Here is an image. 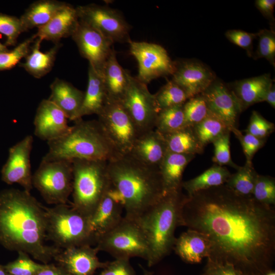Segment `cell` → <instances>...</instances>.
<instances>
[{
    "label": "cell",
    "mask_w": 275,
    "mask_h": 275,
    "mask_svg": "<svg viewBox=\"0 0 275 275\" xmlns=\"http://www.w3.org/2000/svg\"><path fill=\"white\" fill-rule=\"evenodd\" d=\"M181 226L208 238L211 245L208 258L213 261L231 264L244 275H264L273 270L272 206L239 195L224 184L187 196Z\"/></svg>",
    "instance_id": "obj_1"
},
{
    "label": "cell",
    "mask_w": 275,
    "mask_h": 275,
    "mask_svg": "<svg viewBox=\"0 0 275 275\" xmlns=\"http://www.w3.org/2000/svg\"><path fill=\"white\" fill-rule=\"evenodd\" d=\"M45 206L31 193L7 189L0 192V243L47 264L61 252L47 245Z\"/></svg>",
    "instance_id": "obj_2"
},
{
    "label": "cell",
    "mask_w": 275,
    "mask_h": 275,
    "mask_svg": "<svg viewBox=\"0 0 275 275\" xmlns=\"http://www.w3.org/2000/svg\"><path fill=\"white\" fill-rule=\"evenodd\" d=\"M108 194L123 206L125 217L135 220L164 194L158 167L145 163L130 154L107 162Z\"/></svg>",
    "instance_id": "obj_3"
},
{
    "label": "cell",
    "mask_w": 275,
    "mask_h": 275,
    "mask_svg": "<svg viewBox=\"0 0 275 275\" xmlns=\"http://www.w3.org/2000/svg\"><path fill=\"white\" fill-rule=\"evenodd\" d=\"M182 190L164 193L155 204L134 220L148 244L149 267L160 262L173 249L175 230L180 226L182 208L187 197Z\"/></svg>",
    "instance_id": "obj_4"
},
{
    "label": "cell",
    "mask_w": 275,
    "mask_h": 275,
    "mask_svg": "<svg viewBox=\"0 0 275 275\" xmlns=\"http://www.w3.org/2000/svg\"><path fill=\"white\" fill-rule=\"evenodd\" d=\"M64 136L47 142L42 160L87 159L108 161L119 156L98 120L79 119Z\"/></svg>",
    "instance_id": "obj_5"
},
{
    "label": "cell",
    "mask_w": 275,
    "mask_h": 275,
    "mask_svg": "<svg viewBox=\"0 0 275 275\" xmlns=\"http://www.w3.org/2000/svg\"><path fill=\"white\" fill-rule=\"evenodd\" d=\"M71 206L89 217L110 186L107 162L100 160L74 159Z\"/></svg>",
    "instance_id": "obj_6"
},
{
    "label": "cell",
    "mask_w": 275,
    "mask_h": 275,
    "mask_svg": "<svg viewBox=\"0 0 275 275\" xmlns=\"http://www.w3.org/2000/svg\"><path fill=\"white\" fill-rule=\"evenodd\" d=\"M47 239L63 249L83 245L95 244L92 237L88 217L71 205H57L45 207Z\"/></svg>",
    "instance_id": "obj_7"
},
{
    "label": "cell",
    "mask_w": 275,
    "mask_h": 275,
    "mask_svg": "<svg viewBox=\"0 0 275 275\" xmlns=\"http://www.w3.org/2000/svg\"><path fill=\"white\" fill-rule=\"evenodd\" d=\"M96 244L98 251L105 252L115 259L140 257L148 261L149 258L148 244L141 229L135 221L125 216Z\"/></svg>",
    "instance_id": "obj_8"
},
{
    "label": "cell",
    "mask_w": 275,
    "mask_h": 275,
    "mask_svg": "<svg viewBox=\"0 0 275 275\" xmlns=\"http://www.w3.org/2000/svg\"><path fill=\"white\" fill-rule=\"evenodd\" d=\"M33 186L49 204H66L72 194V160H41L32 176Z\"/></svg>",
    "instance_id": "obj_9"
},
{
    "label": "cell",
    "mask_w": 275,
    "mask_h": 275,
    "mask_svg": "<svg viewBox=\"0 0 275 275\" xmlns=\"http://www.w3.org/2000/svg\"><path fill=\"white\" fill-rule=\"evenodd\" d=\"M97 116L117 154H130L141 134L121 102L108 100Z\"/></svg>",
    "instance_id": "obj_10"
},
{
    "label": "cell",
    "mask_w": 275,
    "mask_h": 275,
    "mask_svg": "<svg viewBox=\"0 0 275 275\" xmlns=\"http://www.w3.org/2000/svg\"><path fill=\"white\" fill-rule=\"evenodd\" d=\"M121 103L141 134L154 129L159 112L154 94L149 92L147 85L132 76L130 72L128 86Z\"/></svg>",
    "instance_id": "obj_11"
},
{
    "label": "cell",
    "mask_w": 275,
    "mask_h": 275,
    "mask_svg": "<svg viewBox=\"0 0 275 275\" xmlns=\"http://www.w3.org/2000/svg\"><path fill=\"white\" fill-rule=\"evenodd\" d=\"M79 19L89 25L113 43H129L130 25L117 10L91 4L76 7Z\"/></svg>",
    "instance_id": "obj_12"
},
{
    "label": "cell",
    "mask_w": 275,
    "mask_h": 275,
    "mask_svg": "<svg viewBox=\"0 0 275 275\" xmlns=\"http://www.w3.org/2000/svg\"><path fill=\"white\" fill-rule=\"evenodd\" d=\"M129 52L138 63L136 77L147 85L152 80L161 76L172 75L175 62L161 45L147 42H129Z\"/></svg>",
    "instance_id": "obj_13"
},
{
    "label": "cell",
    "mask_w": 275,
    "mask_h": 275,
    "mask_svg": "<svg viewBox=\"0 0 275 275\" xmlns=\"http://www.w3.org/2000/svg\"><path fill=\"white\" fill-rule=\"evenodd\" d=\"M33 138L28 135L11 147L1 171L2 180L8 184L17 183L30 193L33 188L30 160Z\"/></svg>",
    "instance_id": "obj_14"
},
{
    "label": "cell",
    "mask_w": 275,
    "mask_h": 275,
    "mask_svg": "<svg viewBox=\"0 0 275 275\" xmlns=\"http://www.w3.org/2000/svg\"><path fill=\"white\" fill-rule=\"evenodd\" d=\"M80 55L89 61L101 76L104 65L113 49V43L97 30L79 20L71 36Z\"/></svg>",
    "instance_id": "obj_15"
},
{
    "label": "cell",
    "mask_w": 275,
    "mask_h": 275,
    "mask_svg": "<svg viewBox=\"0 0 275 275\" xmlns=\"http://www.w3.org/2000/svg\"><path fill=\"white\" fill-rule=\"evenodd\" d=\"M201 94L209 112L223 121L231 132L237 128L238 118L242 110L230 88L215 79Z\"/></svg>",
    "instance_id": "obj_16"
},
{
    "label": "cell",
    "mask_w": 275,
    "mask_h": 275,
    "mask_svg": "<svg viewBox=\"0 0 275 275\" xmlns=\"http://www.w3.org/2000/svg\"><path fill=\"white\" fill-rule=\"evenodd\" d=\"M172 76V80L185 91L188 99L202 93L215 80L208 67L191 60L175 62Z\"/></svg>",
    "instance_id": "obj_17"
},
{
    "label": "cell",
    "mask_w": 275,
    "mask_h": 275,
    "mask_svg": "<svg viewBox=\"0 0 275 275\" xmlns=\"http://www.w3.org/2000/svg\"><path fill=\"white\" fill-rule=\"evenodd\" d=\"M65 114L53 103L43 99L35 114L34 134L47 142L58 139L67 134L71 128Z\"/></svg>",
    "instance_id": "obj_18"
},
{
    "label": "cell",
    "mask_w": 275,
    "mask_h": 275,
    "mask_svg": "<svg viewBox=\"0 0 275 275\" xmlns=\"http://www.w3.org/2000/svg\"><path fill=\"white\" fill-rule=\"evenodd\" d=\"M99 251L90 245L64 249L54 257L59 266L71 275H93L98 268H103L106 262L100 261Z\"/></svg>",
    "instance_id": "obj_19"
},
{
    "label": "cell",
    "mask_w": 275,
    "mask_h": 275,
    "mask_svg": "<svg viewBox=\"0 0 275 275\" xmlns=\"http://www.w3.org/2000/svg\"><path fill=\"white\" fill-rule=\"evenodd\" d=\"M123 210L122 205L107 190L95 210L88 217L90 233L95 244L119 224L123 217Z\"/></svg>",
    "instance_id": "obj_20"
},
{
    "label": "cell",
    "mask_w": 275,
    "mask_h": 275,
    "mask_svg": "<svg viewBox=\"0 0 275 275\" xmlns=\"http://www.w3.org/2000/svg\"><path fill=\"white\" fill-rule=\"evenodd\" d=\"M79 21L76 7L68 3L46 24L37 28L35 39L50 41L55 44L71 36Z\"/></svg>",
    "instance_id": "obj_21"
},
{
    "label": "cell",
    "mask_w": 275,
    "mask_h": 275,
    "mask_svg": "<svg viewBox=\"0 0 275 275\" xmlns=\"http://www.w3.org/2000/svg\"><path fill=\"white\" fill-rule=\"evenodd\" d=\"M49 100L57 105L68 119L75 121L78 115L84 97V92L64 79L56 78L50 86Z\"/></svg>",
    "instance_id": "obj_22"
},
{
    "label": "cell",
    "mask_w": 275,
    "mask_h": 275,
    "mask_svg": "<svg viewBox=\"0 0 275 275\" xmlns=\"http://www.w3.org/2000/svg\"><path fill=\"white\" fill-rule=\"evenodd\" d=\"M211 248L210 242L205 235L188 229L176 238L173 250L184 262L194 264L208 258Z\"/></svg>",
    "instance_id": "obj_23"
},
{
    "label": "cell",
    "mask_w": 275,
    "mask_h": 275,
    "mask_svg": "<svg viewBox=\"0 0 275 275\" xmlns=\"http://www.w3.org/2000/svg\"><path fill=\"white\" fill-rule=\"evenodd\" d=\"M273 81L269 74H264L236 81L230 89L243 111L254 104L264 101Z\"/></svg>",
    "instance_id": "obj_24"
},
{
    "label": "cell",
    "mask_w": 275,
    "mask_h": 275,
    "mask_svg": "<svg viewBox=\"0 0 275 275\" xmlns=\"http://www.w3.org/2000/svg\"><path fill=\"white\" fill-rule=\"evenodd\" d=\"M167 152L163 136L153 129L139 136L130 154L145 163L158 167Z\"/></svg>",
    "instance_id": "obj_25"
},
{
    "label": "cell",
    "mask_w": 275,
    "mask_h": 275,
    "mask_svg": "<svg viewBox=\"0 0 275 275\" xmlns=\"http://www.w3.org/2000/svg\"><path fill=\"white\" fill-rule=\"evenodd\" d=\"M129 73L119 64L113 48L101 73L108 100L121 101L128 86Z\"/></svg>",
    "instance_id": "obj_26"
},
{
    "label": "cell",
    "mask_w": 275,
    "mask_h": 275,
    "mask_svg": "<svg viewBox=\"0 0 275 275\" xmlns=\"http://www.w3.org/2000/svg\"><path fill=\"white\" fill-rule=\"evenodd\" d=\"M195 156L193 154L167 153L158 166L164 193L182 188L183 172Z\"/></svg>",
    "instance_id": "obj_27"
},
{
    "label": "cell",
    "mask_w": 275,
    "mask_h": 275,
    "mask_svg": "<svg viewBox=\"0 0 275 275\" xmlns=\"http://www.w3.org/2000/svg\"><path fill=\"white\" fill-rule=\"evenodd\" d=\"M107 101V95L102 76L89 64L88 85L86 91L84 92L78 119L87 115H98Z\"/></svg>",
    "instance_id": "obj_28"
},
{
    "label": "cell",
    "mask_w": 275,
    "mask_h": 275,
    "mask_svg": "<svg viewBox=\"0 0 275 275\" xmlns=\"http://www.w3.org/2000/svg\"><path fill=\"white\" fill-rule=\"evenodd\" d=\"M42 41L36 39L30 51L25 57V61L20 66L28 73L36 78H40L52 69L57 53L61 47L60 43H56L49 50L42 52L40 45Z\"/></svg>",
    "instance_id": "obj_29"
},
{
    "label": "cell",
    "mask_w": 275,
    "mask_h": 275,
    "mask_svg": "<svg viewBox=\"0 0 275 275\" xmlns=\"http://www.w3.org/2000/svg\"><path fill=\"white\" fill-rule=\"evenodd\" d=\"M66 4L56 0H40L33 3L19 17L25 32L46 24Z\"/></svg>",
    "instance_id": "obj_30"
},
{
    "label": "cell",
    "mask_w": 275,
    "mask_h": 275,
    "mask_svg": "<svg viewBox=\"0 0 275 275\" xmlns=\"http://www.w3.org/2000/svg\"><path fill=\"white\" fill-rule=\"evenodd\" d=\"M162 135L166 142L168 152L195 155L204 152V148L197 139L193 127L185 126Z\"/></svg>",
    "instance_id": "obj_31"
},
{
    "label": "cell",
    "mask_w": 275,
    "mask_h": 275,
    "mask_svg": "<svg viewBox=\"0 0 275 275\" xmlns=\"http://www.w3.org/2000/svg\"><path fill=\"white\" fill-rule=\"evenodd\" d=\"M231 173L225 166L214 164L199 176L183 181L182 188L190 196L199 191L224 185Z\"/></svg>",
    "instance_id": "obj_32"
},
{
    "label": "cell",
    "mask_w": 275,
    "mask_h": 275,
    "mask_svg": "<svg viewBox=\"0 0 275 275\" xmlns=\"http://www.w3.org/2000/svg\"><path fill=\"white\" fill-rule=\"evenodd\" d=\"M258 173L253 162H245L234 174H231L225 184L237 194L244 197H252L253 191Z\"/></svg>",
    "instance_id": "obj_33"
},
{
    "label": "cell",
    "mask_w": 275,
    "mask_h": 275,
    "mask_svg": "<svg viewBox=\"0 0 275 275\" xmlns=\"http://www.w3.org/2000/svg\"><path fill=\"white\" fill-rule=\"evenodd\" d=\"M193 127L197 139L204 148L224 134L231 132L223 121L211 113L207 118Z\"/></svg>",
    "instance_id": "obj_34"
},
{
    "label": "cell",
    "mask_w": 275,
    "mask_h": 275,
    "mask_svg": "<svg viewBox=\"0 0 275 275\" xmlns=\"http://www.w3.org/2000/svg\"><path fill=\"white\" fill-rule=\"evenodd\" d=\"M183 105L174 106L160 110L157 116L154 129L164 135L184 126Z\"/></svg>",
    "instance_id": "obj_35"
},
{
    "label": "cell",
    "mask_w": 275,
    "mask_h": 275,
    "mask_svg": "<svg viewBox=\"0 0 275 275\" xmlns=\"http://www.w3.org/2000/svg\"><path fill=\"white\" fill-rule=\"evenodd\" d=\"M159 111L168 107L183 105L188 99L185 91L172 80L169 81L154 94Z\"/></svg>",
    "instance_id": "obj_36"
},
{
    "label": "cell",
    "mask_w": 275,
    "mask_h": 275,
    "mask_svg": "<svg viewBox=\"0 0 275 275\" xmlns=\"http://www.w3.org/2000/svg\"><path fill=\"white\" fill-rule=\"evenodd\" d=\"M184 126L194 127L210 114L205 98L201 94L190 98L183 105Z\"/></svg>",
    "instance_id": "obj_37"
},
{
    "label": "cell",
    "mask_w": 275,
    "mask_h": 275,
    "mask_svg": "<svg viewBox=\"0 0 275 275\" xmlns=\"http://www.w3.org/2000/svg\"><path fill=\"white\" fill-rule=\"evenodd\" d=\"M252 197L257 202L270 206L275 205V179L267 175L258 174Z\"/></svg>",
    "instance_id": "obj_38"
},
{
    "label": "cell",
    "mask_w": 275,
    "mask_h": 275,
    "mask_svg": "<svg viewBox=\"0 0 275 275\" xmlns=\"http://www.w3.org/2000/svg\"><path fill=\"white\" fill-rule=\"evenodd\" d=\"M258 45L254 59L264 58L273 67L275 66V32L273 30L264 29L257 32Z\"/></svg>",
    "instance_id": "obj_39"
},
{
    "label": "cell",
    "mask_w": 275,
    "mask_h": 275,
    "mask_svg": "<svg viewBox=\"0 0 275 275\" xmlns=\"http://www.w3.org/2000/svg\"><path fill=\"white\" fill-rule=\"evenodd\" d=\"M35 40L32 36L25 39L11 50L0 53V71L13 68L29 53L31 44Z\"/></svg>",
    "instance_id": "obj_40"
},
{
    "label": "cell",
    "mask_w": 275,
    "mask_h": 275,
    "mask_svg": "<svg viewBox=\"0 0 275 275\" xmlns=\"http://www.w3.org/2000/svg\"><path fill=\"white\" fill-rule=\"evenodd\" d=\"M18 253L16 259L4 265L10 275H36L44 265L33 261L25 253Z\"/></svg>",
    "instance_id": "obj_41"
},
{
    "label": "cell",
    "mask_w": 275,
    "mask_h": 275,
    "mask_svg": "<svg viewBox=\"0 0 275 275\" xmlns=\"http://www.w3.org/2000/svg\"><path fill=\"white\" fill-rule=\"evenodd\" d=\"M24 32L20 18L0 13V33L7 38L6 46L15 45L18 38Z\"/></svg>",
    "instance_id": "obj_42"
},
{
    "label": "cell",
    "mask_w": 275,
    "mask_h": 275,
    "mask_svg": "<svg viewBox=\"0 0 275 275\" xmlns=\"http://www.w3.org/2000/svg\"><path fill=\"white\" fill-rule=\"evenodd\" d=\"M230 133L228 132L213 142L214 154L212 159L215 164L221 166L227 165L237 170L239 166L233 162L231 156Z\"/></svg>",
    "instance_id": "obj_43"
},
{
    "label": "cell",
    "mask_w": 275,
    "mask_h": 275,
    "mask_svg": "<svg viewBox=\"0 0 275 275\" xmlns=\"http://www.w3.org/2000/svg\"><path fill=\"white\" fill-rule=\"evenodd\" d=\"M274 129L273 123L265 119L258 112L253 111L248 126L244 131L256 138L266 140L273 133Z\"/></svg>",
    "instance_id": "obj_44"
},
{
    "label": "cell",
    "mask_w": 275,
    "mask_h": 275,
    "mask_svg": "<svg viewBox=\"0 0 275 275\" xmlns=\"http://www.w3.org/2000/svg\"><path fill=\"white\" fill-rule=\"evenodd\" d=\"M236 138L239 140L246 158V162L252 163L253 157L255 153L262 148L266 140L256 138L249 133L243 134L238 128H234L231 130Z\"/></svg>",
    "instance_id": "obj_45"
},
{
    "label": "cell",
    "mask_w": 275,
    "mask_h": 275,
    "mask_svg": "<svg viewBox=\"0 0 275 275\" xmlns=\"http://www.w3.org/2000/svg\"><path fill=\"white\" fill-rule=\"evenodd\" d=\"M225 36L231 43L245 49L248 56L253 57V44L257 38V33H251L239 30L227 31Z\"/></svg>",
    "instance_id": "obj_46"
},
{
    "label": "cell",
    "mask_w": 275,
    "mask_h": 275,
    "mask_svg": "<svg viewBox=\"0 0 275 275\" xmlns=\"http://www.w3.org/2000/svg\"><path fill=\"white\" fill-rule=\"evenodd\" d=\"M99 275H136L128 259H115L107 262Z\"/></svg>",
    "instance_id": "obj_47"
},
{
    "label": "cell",
    "mask_w": 275,
    "mask_h": 275,
    "mask_svg": "<svg viewBox=\"0 0 275 275\" xmlns=\"http://www.w3.org/2000/svg\"><path fill=\"white\" fill-rule=\"evenodd\" d=\"M201 275H244L230 264L221 263L207 258V263Z\"/></svg>",
    "instance_id": "obj_48"
},
{
    "label": "cell",
    "mask_w": 275,
    "mask_h": 275,
    "mask_svg": "<svg viewBox=\"0 0 275 275\" xmlns=\"http://www.w3.org/2000/svg\"><path fill=\"white\" fill-rule=\"evenodd\" d=\"M255 5L265 17L272 21H274V0H256Z\"/></svg>",
    "instance_id": "obj_49"
},
{
    "label": "cell",
    "mask_w": 275,
    "mask_h": 275,
    "mask_svg": "<svg viewBox=\"0 0 275 275\" xmlns=\"http://www.w3.org/2000/svg\"><path fill=\"white\" fill-rule=\"evenodd\" d=\"M66 272L60 267L53 264H44L36 275H66Z\"/></svg>",
    "instance_id": "obj_50"
},
{
    "label": "cell",
    "mask_w": 275,
    "mask_h": 275,
    "mask_svg": "<svg viewBox=\"0 0 275 275\" xmlns=\"http://www.w3.org/2000/svg\"><path fill=\"white\" fill-rule=\"evenodd\" d=\"M264 101L267 102L273 108H275V87L274 84L268 91Z\"/></svg>",
    "instance_id": "obj_51"
},
{
    "label": "cell",
    "mask_w": 275,
    "mask_h": 275,
    "mask_svg": "<svg viewBox=\"0 0 275 275\" xmlns=\"http://www.w3.org/2000/svg\"><path fill=\"white\" fill-rule=\"evenodd\" d=\"M0 275H10L6 270L4 265H0Z\"/></svg>",
    "instance_id": "obj_52"
},
{
    "label": "cell",
    "mask_w": 275,
    "mask_h": 275,
    "mask_svg": "<svg viewBox=\"0 0 275 275\" xmlns=\"http://www.w3.org/2000/svg\"><path fill=\"white\" fill-rule=\"evenodd\" d=\"M7 50H8L7 46L0 42V53Z\"/></svg>",
    "instance_id": "obj_53"
},
{
    "label": "cell",
    "mask_w": 275,
    "mask_h": 275,
    "mask_svg": "<svg viewBox=\"0 0 275 275\" xmlns=\"http://www.w3.org/2000/svg\"><path fill=\"white\" fill-rule=\"evenodd\" d=\"M144 275H153V273L143 269Z\"/></svg>",
    "instance_id": "obj_54"
},
{
    "label": "cell",
    "mask_w": 275,
    "mask_h": 275,
    "mask_svg": "<svg viewBox=\"0 0 275 275\" xmlns=\"http://www.w3.org/2000/svg\"><path fill=\"white\" fill-rule=\"evenodd\" d=\"M264 275H275V272H274V270H271V271H270L268 272L267 273H266Z\"/></svg>",
    "instance_id": "obj_55"
},
{
    "label": "cell",
    "mask_w": 275,
    "mask_h": 275,
    "mask_svg": "<svg viewBox=\"0 0 275 275\" xmlns=\"http://www.w3.org/2000/svg\"><path fill=\"white\" fill-rule=\"evenodd\" d=\"M66 275H71V274H68V273H66Z\"/></svg>",
    "instance_id": "obj_56"
}]
</instances>
